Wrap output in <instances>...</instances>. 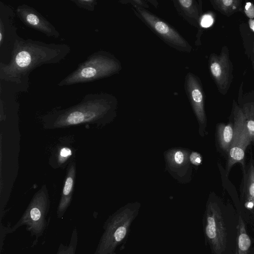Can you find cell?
I'll list each match as a JSON object with an SVG mask.
<instances>
[{"instance_id": "1", "label": "cell", "mask_w": 254, "mask_h": 254, "mask_svg": "<svg viewBox=\"0 0 254 254\" xmlns=\"http://www.w3.org/2000/svg\"><path fill=\"white\" fill-rule=\"evenodd\" d=\"M70 51L66 44L46 43L19 36L9 62L0 63V86L16 93L28 92L30 74L35 69L60 63Z\"/></svg>"}, {"instance_id": "2", "label": "cell", "mask_w": 254, "mask_h": 254, "mask_svg": "<svg viewBox=\"0 0 254 254\" xmlns=\"http://www.w3.org/2000/svg\"><path fill=\"white\" fill-rule=\"evenodd\" d=\"M239 214L229 213L218 203L208 206L205 233L214 254H235Z\"/></svg>"}, {"instance_id": "3", "label": "cell", "mask_w": 254, "mask_h": 254, "mask_svg": "<svg viewBox=\"0 0 254 254\" xmlns=\"http://www.w3.org/2000/svg\"><path fill=\"white\" fill-rule=\"evenodd\" d=\"M122 68L120 61L113 54L106 51H98L79 64L58 85L62 87L93 82L117 74Z\"/></svg>"}, {"instance_id": "4", "label": "cell", "mask_w": 254, "mask_h": 254, "mask_svg": "<svg viewBox=\"0 0 254 254\" xmlns=\"http://www.w3.org/2000/svg\"><path fill=\"white\" fill-rule=\"evenodd\" d=\"M136 16L164 42L175 50L190 53L192 47L174 27L146 9L134 8Z\"/></svg>"}, {"instance_id": "5", "label": "cell", "mask_w": 254, "mask_h": 254, "mask_svg": "<svg viewBox=\"0 0 254 254\" xmlns=\"http://www.w3.org/2000/svg\"><path fill=\"white\" fill-rule=\"evenodd\" d=\"M49 209L48 199L43 196H36L32 200L19 220L11 227V232L25 225L26 230L30 233L31 237H35L32 247L36 246L38 239L43 236L46 230V216Z\"/></svg>"}, {"instance_id": "6", "label": "cell", "mask_w": 254, "mask_h": 254, "mask_svg": "<svg viewBox=\"0 0 254 254\" xmlns=\"http://www.w3.org/2000/svg\"><path fill=\"white\" fill-rule=\"evenodd\" d=\"M15 12L9 5L0 1V63H8L19 36L14 23Z\"/></svg>"}, {"instance_id": "7", "label": "cell", "mask_w": 254, "mask_h": 254, "mask_svg": "<svg viewBox=\"0 0 254 254\" xmlns=\"http://www.w3.org/2000/svg\"><path fill=\"white\" fill-rule=\"evenodd\" d=\"M15 13L19 20L27 27L55 38L60 36L56 28L40 12L26 4L19 5Z\"/></svg>"}, {"instance_id": "8", "label": "cell", "mask_w": 254, "mask_h": 254, "mask_svg": "<svg viewBox=\"0 0 254 254\" xmlns=\"http://www.w3.org/2000/svg\"><path fill=\"white\" fill-rule=\"evenodd\" d=\"M184 88L199 124L203 125L206 122L204 93L199 78L188 72L185 77Z\"/></svg>"}, {"instance_id": "9", "label": "cell", "mask_w": 254, "mask_h": 254, "mask_svg": "<svg viewBox=\"0 0 254 254\" xmlns=\"http://www.w3.org/2000/svg\"><path fill=\"white\" fill-rule=\"evenodd\" d=\"M195 0H173L178 13L190 25L198 27L200 24L201 4Z\"/></svg>"}, {"instance_id": "10", "label": "cell", "mask_w": 254, "mask_h": 254, "mask_svg": "<svg viewBox=\"0 0 254 254\" xmlns=\"http://www.w3.org/2000/svg\"><path fill=\"white\" fill-rule=\"evenodd\" d=\"M225 56L217 57L212 56L210 58V70L217 83L220 86L227 83L228 76V64Z\"/></svg>"}, {"instance_id": "11", "label": "cell", "mask_w": 254, "mask_h": 254, "mask_svg": "<svg viewBox=\"0 0 254 254\" xmlns=\"http://www.w3.org/2000/svg\"><path fill=\"white\" fill-rule=\"evenodd\" d=\"M251 239L246 227V223L239 214L238 232L235 254H250Z\"/></svg>"}, {"instance_id": "12", "label": "cell", "mask_w": 254, "mask_h": 254, "mask_svg": "<svg viewBox=\"0 0 254 254\" xmlns=\"http://www.w3.org/2000/svg\"><path fill=\"white\" fill-rule=\"evenodd\" d=\"M217 134L221 148L229 152L233 140L234 130L231 123L219 124L217 127Z\"/></svg>"}, {"instance_id": "13", "label": "cell", "mask_w": 254, "mask_h": 254, "mask_svg": "<svg viewBox=\"0 0 254 254\" xmlns=\"http://www.w3.org/2000/svg\"><path fill=\"white\" fill-rule=\"evenodd\" d=\"M73 185V177L70 175L67 177L63 191V195L58 207L57 215L58 218H62L71 200V192Z\"/></svg>"}, {"instance_id": "14", "label": "cell", "mask_w": 254, "mask_h": 254, "mask_svg": "<svg viewBox=\"0 0 254 254\" xmlns=\"http://www.w3.org/2000/svg\"><path fill=\"white\" fill-rule=\"evenodd\" d=\"M188 153L184 149H177L171 150L167 155V159L171 168L179 169L188 165Z\"/></svg>"}, {"instance_id": "15", "label": "cell", "mask_w": 254, "mask_h": 254, "mask_svg": "<svg viewBox=\"0 0 254 254\" xmlns=\"http://www.w3.org/2000/svg\"><path fill=\"white\" fill-rule=\"evenodd\" d=\"M242 112L244 115V128L250 143L254 141V105L245 106Z\"/></svg>"}, {"instance_id": "16", "label": "cell", "mask_w": 254, "mask_h": 254, "mask_svg": "<svg viewBox=\"0 0 254 254\" xmlns=\"http://www.w3.org/2000/svg\"><path fill=\"white\" fill-rule=\"evenodd\" d=\"M245 207L254 216V167H250L247 184Z\"/></svg>"}, {"instance_id": "17", "label": "cell", "mask_w": 254, "mask_h": 254, "mask_svg": "<svg viewBox=\"0 0 254 254\" xmlns=\"http://www.w3.org/2000/svg\"><path fill=\"white\" fill-rule=\"evenodd\" d=\"M78 243V233L74 227L72 230L68 245L61 243L56 254H76Z\"/></svg>"}, {"instance_id": "18", "label": "cell", "mask_w": 254, "mask_h": 254, "mask_svg": "<svg viewBox=\"0 0 254 254\" xmlns=\"http://www.w3.org/2000/svg\"><path fill=\"white\" fill-rule=\"evenodd\" d=\"M77 7L89 11H94L97 4L96 0H71Z\"/></svg>"}, {"instance_id": "19", "label": "cell", "mask_w": 254, "mask_h": 254, "mask_svg": "<svg viewBox=\"0 0 254 254\" xmlns=\"http://www.w3.org/2000/svg\"><path fill=\"white\" fill-rule=\"evenodd\" d=\"M119 2L122 4H130L134 8H140L146 9L149 8V5L146 0H120Z\"/></svg>"}, {"instance_id": "20", "label": "cell", "mask_w": 254, "mask_h": 254, "mask_svg": "<svg viewBox=\"0 0 254 254\" xmlns=\"http://www.w3.org/2000/svg\"><path fill=\"white\" fill-rule=\"evenodd\" d=\"M10 233H11V227L9 226L5 227L2 225V222L0 223V253L2 251L3 241L6 235Z\"/></svg>"}, {"instance_id": "21", "label": "cell", "mask_w": 254, "mask_h": 254, "mask_svg": "<svg viewBox=\"0 0 254 254\" xmlns=\"http://www.w3.org/2000/svg\"><path fill=\"white\" fill-rule=\"evenodd\" d=\"M126 229L124 227H119L115 232L113 236L117 242L121 241L125 236Z\"/></svg>"}, {"instance_id": "22", "label": "cell", "mask_w": 254, "mask_h": 254, "mask_svg": "<svg viewBox=\"0 0 254 254\" xmlns=\"http://www.w3.org/2000/svg\"><path fill=\"white\" fill-rule=\"evenodd\" d=\"M189 160L193 165L198 166L201 164L202 158L199 153L193 152L190 154Z\"/></svg>"}, {"instance_id": "23", "label": "cell", "mask_w": 254, "mask_h": 254, "mask_svg": "<svg viewBox=\"0 0 254 254\" xmlns=\"http://www.w3.org/2000/svg\"><path fill=\"white\" fill-rule=\"evenodd\" d=\"M213 22L212 17L209 15H205L201 18L200 25L203 27H208L212 24Z\"/></svg>"}, {"instance_id": "24", "label": "cell", "mask_w": 254, "mask_h": 254, "mask_svg": "<svg viewBox=\"0 0 254 254\" xmlns=\"http://www.w3.org/2000/svg\"><path fill=\"white\" fill-rule=\"evenodd\" d=\"M245 13L250 18L254 17V5L250 2L247 3L245 6Z\"/></svg>"}, {"instance_id": "25", "label": "cell", "mask_w": 254, "mask_h": 254, "mask_svg": "<svg viewBox=\"0 0 254 254\" xmlns=\"http://www.w3.org/2000/svg\"><path fill=\"white\" fill-rule=\"evenodd\" d=\"M71 154V150L67 148H64L60 151V155L62 157L66 158Z\"/></svg>"}, {"instance_id": "26", "label": "cell", "mask_w": 254, "mask_h": 254, "mask_svg": "<svg viewBox=\"0 0 254 254\" xmlns=\"http://www.w3.org/2000/svg\"><path fill=\"white\" fill-rule=\"evenodd\" d=\"M221 2H222L223 7L226 8L232 6L235 2V1L232 0H221Z\"/></svg>"}, {"instance_id": "27", "label": "cell", "mask_w": 254, "mask_h": 254, "mask_svg": "<svg viewBox=\"0 0 254 254\" xmlns=\"http://www.w3.org/2000/svg\"><path fill=\"white\" fill-rule=\"evenodd\" d=\"M147 2H150L152 5H153L155 8H157L158 6V2L157 0H146Z\"/></svg>"}, {"instance_id": "28", "label": "cell", "mask_w": 254, "mask_h": 254, "mask_svg": "<svg viewBox=\"0 0 254 254\" xmlns=\"http://www.w3.org/2000/svg\"><path fill=\"white\" fill-rule=\"evenodd\" d=\"M250 28L254 31V20L251 19L249 21Z\"/></svg>"}]
</instances>
